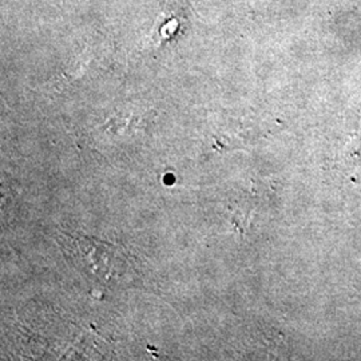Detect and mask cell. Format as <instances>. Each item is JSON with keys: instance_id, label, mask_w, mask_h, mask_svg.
Returning a JSON list of instances; mask_svg holds the SVG:
<instances>
[{"instance_id": "cell-1", "label": "cell", "mask_w": 361, "mask_h": 361, "mask_svg": "<svg viewBox=\"0 0 361 361\" xmlns=\"http://www.w3.org/2000/svg\"><path fill=\"white\" fill-rule=\"evenodd\" d=\"M71 256L77 258L78 267L89 271L92 277H99L104 283H119L128 274L129 261L119 247L97 241L89 237H70Z\"/></svg>"}]
</instances>
